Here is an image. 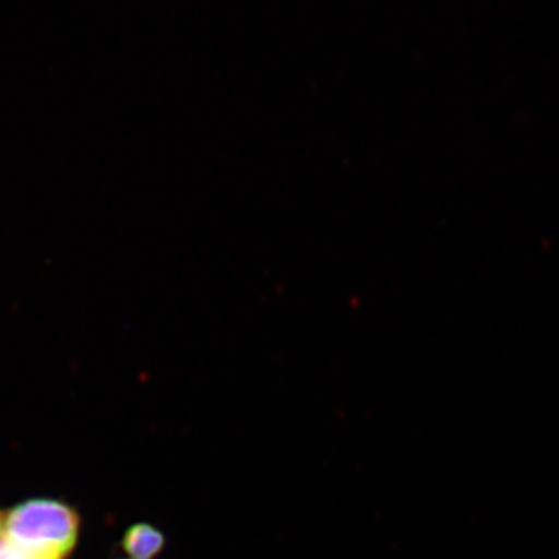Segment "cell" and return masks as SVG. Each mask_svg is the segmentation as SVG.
I'll return each mask as SVG.
<instances>
[{"mask_svg": "<svg viewBox=\"0 0 559 559\" xmlns=\"http://www.w3.org/2000/svg\"><path fill=\"white\" fill-rule=\"evenodd\" d=\"M79 533V513L61 500H25L3 516V538L32 559L68 558Z\"/></svg>", "mask_w": 559, "mask_h": 559, "instance_id": "1", "label": "cell"}, {"mask_svg": "<svg viewBox=\"0 0 559 559\" xmlns=\"http://www.w3.org/2000/svg\"><path fill=\"white\" fill-rule=\"evenodd\" d=\"M3 516H0V538H2Z\"/></svg>", "mask_w": 559, "mask_h": 559, "instance_id": "4", "label": "cell"}, {"mask_svg": "<svg viewBox=\"0 0 559 559\" xmlns=\"http://www.w3.org/2000/svg\"><path fill=\"white\" fill-rule=\"evenodd\" d=\"M164 533L146 522L131 525L124 533L121 547L131 559H154L165 549Z\"/></svg>", "mask_w": 559, "mask_h": 559, "instance_id": "2", "label": "cell"}, {"mask_svg": "<svg viewBox=\"0 0 559 559\" xmlns=\"http://www.w3.org/2000/svg\"><path fill=\"white\" fill-rule=\"evenodd\" d=\"M0 559H32L25 554L24 550H21L20 547L13 546L10 540L5 538H0Z\"/></svg>", "mask_w": 559, "mask_h": 559, "instance_id": "3", "label": "cell"}]
</instances>
